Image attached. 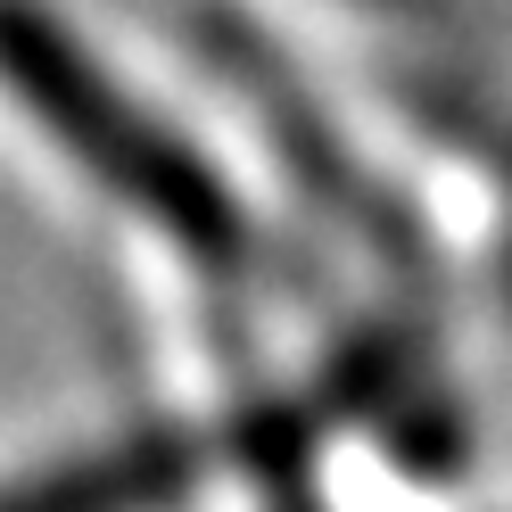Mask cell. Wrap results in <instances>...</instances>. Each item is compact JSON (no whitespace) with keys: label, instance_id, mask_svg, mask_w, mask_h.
<instances>
[{"label":"cell","instance_id":"1","mask_svg":"<svg viewBox=\"0 0 512 512\" xmlns=\"http://www.w3.org/2000/svg\"><path fill=\"white\" fill-rule=\"evenodd\" d=\"M0 83L50 124L58 149H67L91 182L116 190L141 223H157L182 256L232 265L248 248L240 207H232V190L215 182L207 157H190L149 108H133L100 67H91V50L67 25H50L42 9H25V0H0Z\"/></svg>","mask_w":512,"mask_h":512},{"label":"cell","instance_id":"2","mask_svg":"<svg viewBox=\"0 0 512 512\" xmlns=\"http://www.w3.org/2000/svg\"><path fill=\"white\" fill-rule=\"evenodd\" d=\"M190 488L182 438H124L83 463H58L25 488H0V512H166Z\"/></svg>","mask_w":512,"mask_h":512}]
</instances>
